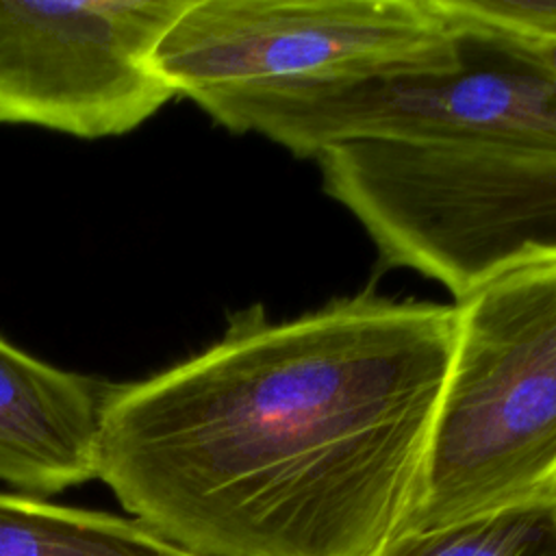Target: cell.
<instances>
[{
  "mask_svg": "<svg viewBox=\"0 0 556 556\" xmlns=\"http://www.w3.org/2000/svg\"><path fill=\"white\" fill-rule=\"evenodd\" d=\"M454 33L458 65L445 72L287 85L202 111L313 161L350 143L556 154V80L513 43Z\"/></svg>",
  "mask_w": 556,
  "mask_h": 556,
  "instance_id": "obj_3",
  "label": "cell"
},
{
  "mask_svg": "<svg viewBox=\"0 0 556 556\" xmlns=\"http://www.w3.org/2000/svg\"><path fill=\"white\" fill-rule=\"evenodd\" d=\"M189 0H0V124L130 132L176 93L152 65Z\"/></svg>",
  "mask_w": 556,
  "mask_h": 556,
  "instance_id": "obj_5",
  "label": "cell"
},
{
  "mask_svg": "<svg viewBox=\"0 0 556 556\" xmlns=\"http://www.w3.org/2000/svg\"><path fill=\"white\" fill-rule=\"evenodd\" d=\"M106 391L0 339V482L46 497L96 480Z\"/></svg>",
  "mask_w": 556,
  "mask_h": 556,
  "instance_id": "obj_6",
  "label": "cell"
},
{
  "mask_svg": "<svg viewBox=\"0 0 556 556\" xmlns=\"http://www.w3.org/2000/svg\"><path fill=\"white\" fill-rule=\"evenodd\" d=\"M456 343L454 304H261L150 378L109 384L96 480L200 556H369L417 495Z\"/></svg>",
  "mask_w": 556,
  "mask_h": 556,
  "instance_id": "obj_1",
  "label": "cell"
},
{
  "mask_svg": "<svg viewBox=\"0 0 556 556\" xmlns=\"http://www.w3.org/2000/svg\"><path fill=\"white\" fill-rule=\"evenodd\" d=\"M452 304L454 356L397 532L556 502V254L513 263Z\"/></svg>",
  "mask_w": 556,
  "mask_h": 556,
  "instance_id": "obj_2",
  "label": "cell"
},
{
  "mask_svg": "<svg viewBox=\"0 0 556 556\" xmlns=\"http://www.w3.org/2000/svg\"><path fill=\"white\" fill-rule=\"evenodd\" d=\"M369 556H556V502L395 532Z\"/></svg>",
  "mask_w": 556,
  "mask_h": 556,
  "instance_id": "obj_8",
  "label": "cell"
},
{
  "mask_svg": "<svg viewBox=\"0 0 556 556\" xmlns=\"http://www.w3.org/2000/svg\"><path fill=\"white\" fill-rule=\"evenodd\" d=\"M0 556H200L135 517L0 491Z\"/></svg>",
  "mask_w": 556,
  "mask_h": 556,
  "instance_id": "obj_7",
  "label": "cell"
},
{
  "mask_svg": "<svg viewBox=\"0 0 556 556\" xmlns=\"http://www.w3.org/2000/svg\"><path fill=\"white\" fill-rule=\"evenodd\" d=\"M452 28L478 30L519 48L556 43V0H432Z\"/></svg>",
  "mask_w": 556,
  "mask_h": 556,
  "instance_id": "obj_9",
  "label": "cell"
},
{
  "mask_svg": "<svg viewBox=\"0 0 556 556\" xmlns=\"http://www.w3.org/2000/svg\"><path fill=\"white\" fill-rule=\"evenodd\" d=\"M152 65L206 109L287 85L445 72L458 37L432 0H189Z\"/></svg>",
  "mask_w": 556,
  "mask_h": 556,
  "instance_id": "obj_4",
  "label": "cell"
},
{
  "mask_svg": "<svg viewBox=\"0 0 556 556\" xmlns=\"http://www.w3.org/2000/svg\"><path fill=\"white\" fill-rule=\"evenodd\" d=\"M519 48V46H517ZM526 54H530L554 80H556V43L554 46H534V48H521Z\"/></svg>",
  "mask_w": 556,
  "mask_h": 556,
  "instance_id": "obj_10",
  "label": "cell"
}]
</instances>
